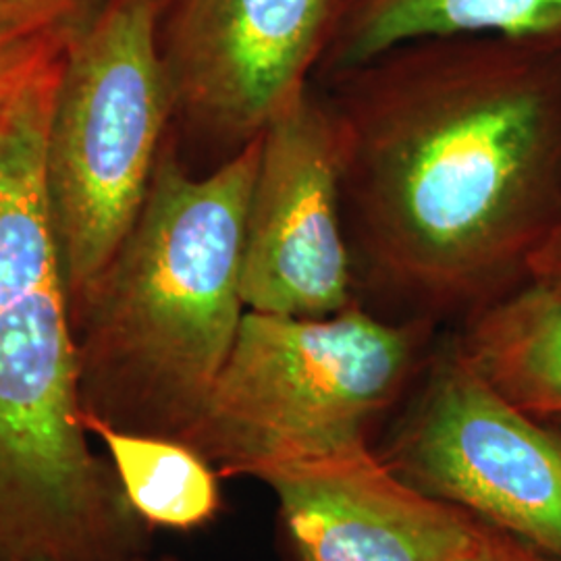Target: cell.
Segmentation results:
<instances>
[{
	"label": "cell",
	"instance_id": "3957f363",
	"mask_svg": "<svg viewBox=\"0 0 561 561\" xmlns=\"http://www.w3.org/2000/svg\"><path fill=\"white\" fill-rule=\"evenodd\" d=\"M44 123L0 134V561H138L148 526L81 422Z\"/></svg>",
	"mask_w": 561,
	"mask_h": 561
},
{
	"label": "cell",
	"instance_id": "5b68a950",
	"mask_svg": "<svg viewBox=\"0 0 561 561\" xmlns=\"http://www.w3.org/2000/svg\"><path fill=\"white\" fill-rule=\"evenodd\" d=\"M416 352L412 327L354 301L322 319L245 310L201 421L185 439L219 477L364 443Z\"/></svg>",
	"mask_w": 561,
	"mask_h": 561
},
{
	"label": "cell",
	"instance_id": "2e32d148",
	"mask_svg": "<svg viewBox=\"0 0 561 561\" xmlns=\"http://www.w3.org/2000/svg\"><path fill=\"white\" fill-rule=\"evenodd\" d=\"M530 277H561V227L533 264Z\"/></svg>",
	"mask_w": 561,
	"mask_h": 561
},
{
	"label": "cell",
	"instance_id": "30bf717a",
	"mask_svg": "<svg viewBox=\"0 0 561 561\" xmlns=\"http://www.w3.org/2000/svg\"><path fill=\"white\" fill-rule=\"evenodd\" d=\"M437 36H495L561 53V0H341L314 80Z\"/></svg>",
	"mask_w": 561,
	"mask_h": 561
},
{
	"label": "cell",
	"instance_id": "ba28073f",
	"mask_svg": "<svg viewBox=\"0 0 561 561\" xmlns=\"http://www.w3.org/2000/svg\"><path fill=\"white\" fill-rule=\"evenodd\" d=\"M341 0H162L173 115L240 150L314 76Z\"/></svg>",
	"mask_w": 561,
	"mask_h": 561
},
{
	"label": "cell",
	"instance_id": "9c48e42d",
	"mask_svg": "<svg viewBox=\"0 0 561 561\" xmlns=\"http://www.w3.org/2000/svg\"><path fill=\"white\" fill-rule=\"evenodd\" d=\"M252 479L277 495L301 561H461L481 526L403 479L366 442L266 463Z\"/></svg>",
	"mask_w": 561,
	"mask_h": 561
},
{
	"label": "cell",
	"instance_id": "e0dca14e",
	"mask_svg": "<svg viewBox=\"0 0 561 561\" xmlns=\"http://www.w3.org/2000/svg\"><path fill=\"white\" fill-rule=\"evenodd\" d=\"M138 561H175V560H169V558H161V560H146V558H141V560Z\"/></svg>",
	"mask_w": 561,
	"mask_h": 561
},
{
	"label": "cell",
	"instance_id": "8992f818",
	"mask_svg": "<svg viewBox=\"0 0 561 561\" xmlns=\"http://www.w3.org/2000/svg\"><path fill=\"white\" fill-rule=\"evenodd\" d=\"M391 463L403 479L561 561V439L505 400L458 345L435 362Z\"/></svg>",
	"mask_w": 561,
	"mask_h": 561
},
{
	"label": "cell",
	"instance_id": "277c9868",
	"mask_svg": "<svg viewBox=\"0 0 561 561\" xmlns=\"http://www.w3.org/2000/svg\"><path fill=\"white\" fill-rule=\"evenodd\" d=\"M162 0H106L69 42L44 138V183L69 310L131 231L148 196L171 90L159 46Z\"/></svg>",
	"mask_w": 561,
	"mask_h": 561
},
{
	"label": "cell",
	"instance_id": "6da1fadb",
	"mask_svg": "<svg viewBox=\"0 0 561 561\" xmlns=\"http://www.w3.org/2000/svg\"><path fill=\"white\" fill-rule=\"evenodd\" d=\"M322 83L356 275L437 310L530 275L561 227V53L437 36Z\"/></svg>",
	"mask_w": 561,
	"mask_h": 561
},
{
	"label": "cell",
	"instance_id": "8fae6325",
	"mask_svg": "<svg viewBox=\"0 0 561 561\" xmlns=\"http://www.w3.org/2000/svg\"><path fill=\"white\" fill-rule=\"evenodd\" d=\"M484 381L530 416H561V277H533L477 310L458 343Z\"/></svg>",
	"mask_w": 561,
	"mask_h": 561
},
{
	"label": "cell",
	"instance_id": "5bb4252c",
	"mask_svg": "<svg viewBox=\"0 0 561 561\" xmlns=\"http://www.w3.org/2000/svg\"><path fill=\"white\" fill-rule=\"evenodd\" d=\"M106 0H0V30L20 36L73 41Z\"/></svg>",
	"mask_w": 561,
	"mask_h": 561
},
{
	"label": "cell",
	"instance_id": "52a82bcc",
	"mask_svg": "<svg viewBox=\"0 0 561 561\" xmlns=\"http://www.w3.org/2000/svg\"><path fill=\"white\" fill-rule=\"evenodd\" d=\"M354 280L335 127L310 83L262 129L241 294L254 312L322 319L356 301Z\"/></svg>",
	"mask_w": 561,
	"mask_h": 561
},
{
	"label": "cell",
	"instance_id": "9a60e30c",
	"mask_svg": "<svg viewBox=\"0 0 561 561\" xmlns=\"http://www.w3.org/2000/svg\"><path fill=\"white\" fill-rule=\"evenodd\" d=\"M461 561H553L535 547L481 520L474 545Z\"/></svg>",
	"mask_w": 561,
	"mask_h": 561
},
{
	"label": "cell",
	"instance_id": "4fadbf2b",
	"mask_svg": "<svg viewBox=\"0 0 561 561\" xmlns=\"http://www.w3.org/2000/svg\"><path fill=\"white\" fill-rule=\"evenodd\" d=\"M67 38L20 36L0 30V131L23 99L59 71Z\"/></svg>",
	"mask_w": 561,
	"mask_h": 561
},
{
	"label": "cell",
	"instance_id": "7a4b0ae2",
	"mask_svg": "<svg viewBox=\"0 0 561 561\" xmlns=\"http://www.w3.org/2000/svg\"><path fill=\"white\" fill-rule=\"evenodd\" d=\"M169 141L131 231L69 314L83 412L185 443L248 310L243 238L261 136L204 178Z\"/></svg>",
	"mask_w": 561,
	"mask_h": 561
},
{
	"label": "cell",
	"instance_id": "7c38bea8",
	"mask_svg": "<svg viewBox=\"0 0 561 561\" xmlns=\"http://www.w3.org/2000/svg\"><path fill=\"white\" fill-rule=\"evenodd\" d=\"M90 437L104 445L121 489L148 528L192 530L221 507L219 472L187 443L129 433L81 412Z\"/></svg>",
	"mask_w": 561,
	"mask_h": 561
}]
</instances>
